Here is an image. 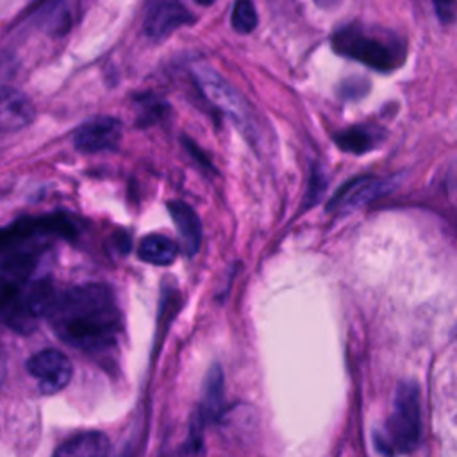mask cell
<instances>
[{"mask_svg":"<svg viewBox=\"0 0 457 457\" xmlns=\"http://www.w3.org/2000/svg\"><path fill=\"white\" fill-rule=\"evenodd\" d=\"M204 420L200 416L198 411H195L191 423H189V434L186 443L182 445L179 457H204L205 450H204Z\"/></svg>","mask_w":457,"mask_h":457,"instance_id":"obj_16","label":"cell"},{"mask_svg":"<svg viewBox=\"0 0 457 457\" xmlns=\"http://www.w3.org/2000/svg\"><path fill=\"white\" fill-rule=\"evenodd\" d=\"M34 105L27 95L14 87L0 86V132L20 130L34 120Z\"/></svg>","mask_w":457,"mask_h":457,"instance_id":"obj_10","label":"cell"},{"mask_svg":"<svg viewBox=\"0 0 457 457\" xmlns=\"http://www.w3.org/2000/svg\"><path fill=\"white\" fill-rule=\"evenodd\" d=\"M195 79L204 96L212 105H216L241 130L245 137L255 139L259 130L257 118L246 98L209 66H196Z\"/></svg>","mask_w":457,"mask_h":457,"instance_id":"obj_5","label":"cell"},{"mask_svg":"<svg viewBox=\"0 0 457 457\" xmlns=\"http://www.w3.org/2000/svg\"><path fill=\"white\" fill-rule=\"evenodd\" d=\"M343 0H314V4L320 7V9H325V11H330V9H336L341 5Z\"/></svg>","mask_w":457,"mask_h":457,"instance_id":"obj_20","label":"cell"},{"mask_svg":"<svg viewBox=\"0 0 457 457\" xmlns=\"http://www.w3.org/2000/svg\"><path fill=\"white\" fill-rule=\"evenodd\" d=\"M168 211L175 221V227L180 236V246L187 255H195L202 241V223L198 214L191 205L180 200L168 204Z\"/></svg>","mask_w":457,"mask_h":457,"instance_id":"obj_11","label":"cell"},{"mask_svg":"<svg viewBox=\"0 0 457 457\" xmlns=\"http://www.w3.org/2000/svg\"><path fill=\"white\" fill-rule=\"evenodd\" d=\"M109 439L102 432H84L66 439L54 457H107Z\"/></svg>","mask_w":457,"mask_h":457,"instance_id":"obj_13","label":"cell"},{"mask_svg":"<svg viewBox=\"0 0 457 457\" xmlns=\"http://www.w3.org/2000/svg\"><path fill=\"white\" fill-rule=\"evenodd\" d=\"M137 253H139V259H143L150 264L166 266L175 261V257L179 253V246L175 241H171L166 236L150 234L139 243Z\"/></svg>","mask_w":457,"mask_h":457,"instance_id":"obj_14","label":"cell"},{"mask_svg":"<svg viewBox=\"0 0 457 457\" xmlns=\"http://www.w3.org/2000/svg\"><path fill=\"white\" fill-rule=\"evenodd\" d=\"M29 373L39 382V389L46 395L61 391L71 378V362L59 350H43L27 361Z\"/></svg>","mask_w":457,"mask_h":457,"instance_id":"obj_7","label":"cell"},{"mask_svg":"<svg viewBox=\"0 0 457 457\" xmlns=\"http://www.w3.org/2000/svg\"><path fill=\"white\" fill-rule=\"evenodd\" d=\"M391 182L380 177L373 175H361L348 182H345L336 195L328 200L327 211L336 214H345L350 211H355L371 200L382 196L386 191H389Z\"/></svg>","mask_w":457,"mask_h":457,"instance_id":"obj_6","label":"cell"},{"mask_svg":"<svg viewBox=\"0 0 457 457\" xmlns=\"http://www.w3.org/2000/svg\"><path fill=\"white\" fill-rule=\"evenodd\" d=\"M421 439V403L416 382L398 384L393 398V411L384 436L378 437L382 452L409 453Z\"/></svg>","mask_w":457,"mask_h":457,"instance_id":"obj_4","label":"cell"},{"mask_svg":"<svg viewBox=\"0 0 457 457\" xmlns=\"http://www.w3.org/2000/svg\"><path fill=\"white\" fill-rule=\"evenodd\" d=\"M232 29L239 34H248L257 27V11L252 0H237L230 16Z\"/></svg>","mask_w":457,"mask_h":457,"instance_id":"obj_17","label":"cell"},{"mask_svg":"<svg viewBox=\"0 0 457 457\" xmlns=\"http://www.w3.org/2000/svg\"><path fill=\"white\" fill-rule=\"evenodd\" d=\"M191 21L193 16L180 0H150L145 16V32L152 39H162Z\"/></svg>","mask_w":457,"mask_h":457,"instance_id":"obj_8","label":"cell"},{"mask_svg":"<svg viewBox=\"0 0 457 457\" xmlns=\"http://www.w3.org/2000/svg\"><path fill=\"white\" fill-rule=\"evenodd\" d=\"M121 137V123L111 116H100L80 125L73 136L77 150L86 154L111 150Z\"/></svg>","mask_w":457,"mask_h":457,"instance_id":"obj_9","label":"cell"},{"mask_svg":"<svg viewBox=\"0 0 457 457\" xmlns=\"http://www.w3.org/2000/svg\"><path fill=\"white\" fill-rule=\"evenodd\" d=\"M323 189H325V180H323L321 173L318 170H312V173H311V186H309V193H307L309 200L314 202Z\"/></svg>","mask_w":457,"mask_h":457,"instance_id":"obj_19","label":"cell"},{"mask_svg":"<svg viewBox=\"0 0 457 457\" xmlns=\"http://www.w3.org/2000/svg\"><path fill=\"white\" fill-rule=\"evenodd\" d=\"M334 141L341 150L361 155V154L373 150L378 145L380 137L375 129L355 125V127H348V129L337 132L334 136Z\"/></svg>","mask_w":457,"mask_h":457,"instance_id":"obj_15","label":"cell"},{"mask_svg":"<svg viewBox=\"0 0 457 457\" xmlns=\"http://www.w3.org/2000/svg\"><path fill=\"white\" fill-rule=\"evenodd\" d=\"M34 257H4L0 262V318L12 330L32 332L54 300L46 278H34Z\"/></svg>","mask_w":457,"mask_h":457,"instance_id":"obj_2","label":"cell"},{"mask_svg":"<svg viewBox=\"0 0 457 457\" xmlns=\"http://www.w3.org/2000/svg\"><path fill=\"white\" fill-rule=\"evenodd\" d=\"M195 2H198V4H202V5H209V4H212L214 0H195Z\"/></svg>","mask_w":457,"mask_h":457,"instance_id":"obj_21","label":"cell"},{"mask_svg":"<svg viewBox=\"0 0 457 457\" xmlns=\"http://www.w3.org/2000/svg\"><path fill=\"white\" fill-rule=\"evenodd\" d=\"M46 318L64 343L89 353L112 348L121 330V314L112 291L96 282L54 296Z\"/></svg>","mask_w":457,"mask_h":457,"instance_id":"obj_1","label":"cell"},{"mask_svg":"<svg viewBox=\"0 0 457 457\" xmlns=\"http://www.w3.org/2000/svg\"><path fill=\"white\" fill-rule=\"evenodd\" d=\"M432 5L441 23H452L457 18V0H432Z\"/></svg>","mask_w":457,"mask_h":457,"instance_id":"obj_18","label":"cell"},{"mask_svg":"<svg viewBox=\"0 0 457 457\" xmlns=\"http://www.w3.org/2000/svg\"><path fill=\"white\" fill-rule=\"evenodd\" d=\"M223 391H225V380H223V370L214 364L205 375L204 389H202V402L198 405V412L204 420V423L216 421L221 418L223 409Z\"/></svg>","mask_w":457,"mask_h":457,"instance_id":"obj_12","label":"cell"},{"mask_svg":"<svg viewBox=\"0 0 457 457\" xmlns=\"http://www.w3.org/2000/svg\"><path fill=\"white\" fill-rule=\"evenodd\" d=\"M332 46L337 54L384 73L400 68L407 55L403 41L395 34L359 25H346L336 30Z\"/></svg>","mask_w":457,"mask_h":457,"instance_id":"obj_3","label":"cell"}]
</instances>
